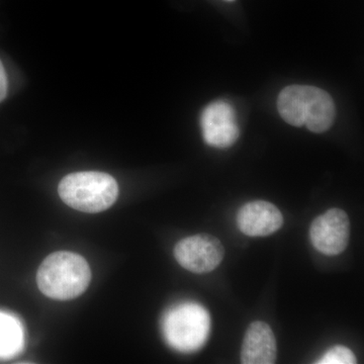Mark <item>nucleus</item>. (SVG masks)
I'll use <instances>...</instances> for the list:
<instances>
[{
    "mask_svg": "<svg viewBox=\"0 0 364 364\" xmlns=\"http://www.w3.org/2000/svg\"><path fill=\"white\" fill-rule=\"evenodd\" d=\"M280 117L294 127L306 126L313 133H324L334 123L335 105L329 93L315 86L291 85L277 100Z\"/></svg>",
    "mask_w": 364,
    "mask_h": 364,
    "instance_id": "obj_1",
    "label": "nucleus"
},
{
    "mask_svg": "<svg viewBox=\"0 0 364 364\" xmlns=\"http://www.w3.org/2000/svg\"><path fill=\"white\" fill-rule=\"evenodd\" d=\"M91 282L90 264L83 256L70 251L50 254L40 265L37 284L46 296L70 301L81 296Z\"/></svg>",
    "mask_w": 364,
    "mask_h": 364,
    "instance_id": "obj_2",
    "label": "nucleus"
},
{
    "mask_svg": "<svg viewBox=\"0 0 364 364\" xmlns=\"http://www.w3.org/2000/svg\"><path fill=\"white\" fill-rule=\"evenodd\" d=\"M60 198L79 212L97 214L116 203L119 186L109 174L98 171L70 173L60 181Z\"/></svg>",
    "mask_w": 364,
    "mask_h": 364,
    "instance_id": "obj_3",
    "label": "nucleus"
},
{
    "mask_svg": "<svg viewBox=\"0 0 364 364\" xmlns=\"http://www.w3.org/2000/svg\"><path fill=\"white\" fill-rule=\"evenodd\" d=\"M210 328L208 311L196 303L173 306L163 321L165 338L170 346L181 352H193L203 347Z\"/></svg>",
    "mask_w": 364,
    "mask_h": 364,
    "instance_id": "obj_4",
    "label": "nucleus"
},
{
    "mask_svg": "<svg viewBox=\"0 0 364 364\" xmlns=\"http://www.w3.org/2000/svg\"><path fill=\"white\" fill-rule=\"evenodd\" d=\"M174 257L188 272L203 274L215 270L225 256L224 246L219 239L208 234L186 237L177 242Z\"/></svg>",
    "mask_w": 364,
    "mask_h": 364,
    "instance_id": "obj_5",
    "label": "nucleus"
},
{
    "mask_svg": "<svg viewBox=\"0 0 364 364\" xmlns=\"http://www.w3.org/2000/svg\"><path fill=\"white\" fill-rule=\"evenodd\" d=\"M350 238V221L341 208H333L318 215L310 227L311 243L318 252L328 256L344 252Z\"/></svg>",
    "mask_w": 364,
    "mask_h": 364,
    "instance_id": "obj_6",
    "label": "nucleus"
},
{
    "mask_svg": "<svg viewBox=\"0 0 364 364\" xmlns=\"http://www.w3.org/2000/svg\"><path fill=\"white\" fill-rule=\"evenodd\" d=\"M203 140L210 147L226 149L240 136L236 112L229 102L217 100L205 107L200 114Z\"/></svg>",
    "mask_w": 364,
    "mask_h": 364,
    "instance_id": "obj_7",
    "label": "nucleus"
},
{
    "mask_svg": "<svg viewBox=\"0 0 364 364\" xmlns=\"http://www.w3.org/2000/svg\"><path fill=\"white\" fill-rule=\"evenodd\" d=\"M239 230L249 237H267L279 231L284 215L272 203L254 200L245 203L237 214Z\"/></svg>",
    "mask_w": 364,
    "mask_h": 364,
    "instance_id": "obj_8",
    "label": "nucleus"
},
{
    "mask_svg": "<svg viewBox=\"0 0 364 364\" xmlns=\"http://www.w3.org/2000/svg\"><path fill=\"white\" fill-rule=\"evenodd\" d=\"M277 358V339L270 326L262 321L251 323L242 343L241 363L273 364Z\"/></svg>",
    "mask_w": 364,
    "mask_h": 364,
    "instance_id": "obj_9",
    "label": "nucleus"
},
{
    "mask_svg": "<svg viewBox=\"0 0 364 364\" xmlns=\"http://www.w3.org/2000/svg\"><path fill=\"white\" fill-rule=\"evenodd\" d=\"M21 342V332L18 323L13 318L0 315V352L11 353L18 349Z\"/></svg>",
    "mask_w": 364,
    "mask_h": 364,
    "instance_id": "obj_10",
    "label": "nucleus"
},
{
    "mask_svg": "<svg viewBox=\"0 0 364 364\" xmlns=\"http://www.w3.org/2000/svg\"><path fill=\"white\" fill-rule=\"evenodd\" d=\"M356 361L355 355L350 349L343 345H336L329 350L325 352L317 363L318 364H354Z\"/></svg>",
    "mask_w": 364,
    "mask_h": 364,
    "instance_id": "obj_11",
    "label": "nucleus"
},
{
    "mask_svg": "<svg viewBox=\"0 0 364 364\" xmlns=\"http://www.w3.org/2000/svg\"><path fill=\"white\" fill-rule=\"evenodd\" d=\"M7 90H9V81H7L6 72L4 64L0 61V102L6 100Z\"/></svg>",
    "mask_w": 364,
    "mask_h": 364,
    "instance_id": "obj_12",
    "label": "nucleus"
},
{
    "mask_svg": "<svg viewBox=\"0 0 364 364\" xmlns=\"http://www.w3.org/2000/svg\"><path fill=\"white\" fill-rule=\"evenodd\" d=\"M226 1H230V2H231V1H235V0H226Z\"/></svg>",
    "mask_w": 364,
    "mask_h": 364,
    "instance_id": "obj_13",
    "label": "nucleus"
}]
</instances>
